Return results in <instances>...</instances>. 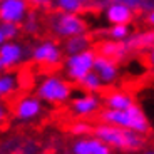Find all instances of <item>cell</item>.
<instances>
[{"label": "cell", "instance_id": "cell-1", "mask_svg": "<svg viewBox=\"0 0 154 154\" xmlns=\"http://www.w3.org/2000/svg\"><path fill=\"white\" fill-rule=\"evenodd\" d=\"M92 136H96L100 143L106 144L109 149L129 151V152H136V151L144 149V146L147 143L146 136L134 132V131H129V129L112 126V124H106V122L94 126Z\"/></svg>", "mask_w": 154, "mask_h": 154}, {"label": "cell", "instance_id": "cell-2", "mask_svg": "<svg viewBox=\"0 0 154 154\" xmlns=\"http://www.w3.org/2000/svg\"><path fill=\"white\" fill-rule=\"evenodd\" d=\"M99 116H100L102 122L122 127V129H129V131L139 132V134H143V136H146L151 131V124H149L146 112L137 104H132L131 107L124 109V111L104 109Z\"/></svg>", "mask_w": 154, "mask_h": 154}, {"label": "cell", "instance_id": "cell-3", "mask_svg": "<svg viewBox=\"0 0 154 154\" xmlns=\"http://www.w3.org/2000/svg\"><path fill=\"white\" fill-rule=\"evenodd\" d=\"M35 96L45 104H66L72 97V84L64 77L50 74L38 81L37 87H35Z\"/></svg>", "mask_w": 154, "mask_h": 154}, {"label": "cell", "instance_id": "cell-4", "mask_svg": "<svg viewBox=\"0 0 154 154\" xmlns=\"http://www.w3.org/2000/svg\"><path fill=\"white\" fill-rule=\"evenodd\" d=\"M49 27L52 34L57 35L59 38H69L72 35L79 34H87V22L81 14H67V12H60L49 19Z\"/></svg>", "mask_w": 154, "mask_h": 154}, {"label": "cell", "instance_id": "cell-5", "mask_svg": "<svg viewBox=\"0 0 154 154\" xmlns=\"http://www.w3.org/2000/svg\"><path fill=\"white\" fill-rule=\"evenodd\" d=\"M94 57H96V50L87 49L77 54L67 55L64 60V72H66V79L69 82H77L81 81L85 74L92 70Z\"/></svg>", "mask_w": 154, "mask_h": 154}, {"label": "cell", "instance_id": "cell-6", "mask_svg": "<svg viewBox=\"0 0 154 154\" xmlns=\"http://www.w3.org/2000/svg\"><path fill=\"white\" fill-rule=\"evenodd\" d=\"M30 57L35 64L54 67V66H59L62 62L64 52H62V49L54 42V40H42V42H38L37 45L32 49Z\"/></svg>", "mask_w": 154, "mask_h": 154}, {"label": "cell", "instance_id": "cell-7", "mask_svg": "<svg viewBox=\"0 0 154 154\" xmlns=\"http://www.w3.org/2000/svg\"><path fill=\"white\" fill-rule=\"evenodd\" d=\"M44 112V102L37 96H23L17 100L14 116L20 122H32L38 119Z\"/></svg>", "mask_w": 154, "mask_h": 154}, {"label": "cell", "instance_id": "cell-8", "mask_svg": "<svg viewBox=\"0 0 154 154\" xmlns=\"http://www.w3.org/2000/svg\"><path fill=\"white\" fill-rule=\"evenodd\" d=\"M0 154H42V151L34 139L14 136L0 143Z\"/></svg>", "mask_w": 154, "mask_h": 154}, {"label": "cell", "instance_id": "cell-9", "mask_svg": "<svg viewBox=\"0 0 154 154\" xmlns=\"http://www.w3.org/2000/svg\"><path fill=\"white\" fill-rule=\"evenodd\" d=\"M30 10L27 0H0V22L22 23Z\"/></svg>", "mask_w": 154, "mask_h": 154}, {"label": "cell", "instance_id": "cell-10", "mask_svg": "<svg viewBox=\"0 0 154 154\" xmlns=\"http://www.w3.org/2000/svg\"><path fill=\"white\" fill-rule=\"evenodd\" d=\"M100 107V97L97 94H79L70 100V111L75 117H91Z\"/></svg>", "mask_w": 154, "mask_h": 154}, {"label": "cell", "instance_id": "cell-11", "mask_svg": "<svg viewBox=\"0 0 154 154\" xmlns=\"http://www.w3.org/2000/svg\"><path fill=\"white\" fill-rule=\"evenodd\" d=\"M25 55H27L25 47L22 44H19L17 40H5L0 45V60L4 64L5 70L14 69L19 64H22L25 60Z\"/></svg>", "mask_w": 154, "mask_h": 154}, {"label": "cell", "instance_id": "cell-12", "mask_svg": "<svg viewBox=\"0 0 154 154\" xmlns=\"http://www.w3.org/2000/svg\"><path fill=\"white\" fill-rule=\"evenodd\" d=\"M92 70L97 74L102 84H112V82L117 81L119 77V67H117V62L112 60V59H107L104 55L96 54L94 57V64H92Z\"/></svg>", "mask_w": 154, "mask_h": 154}, {"label": "cell", "instance_id": "cell-13", "mask_svg": "<svg viewBox=\"0 0 154 154\" xmlns=\"http://www.w3.org/2000/svg\"><path fill=\"white\" fill-rule=\"evenodd\" d=\"M106 19L111 25H116V23H129L134 19V12L131 8H127L122 2H109L106 5Z\"/></svg>", "mask_w": 154, "mask_h": 154}, {"label": "cell", "instance_id": "cell-14", "mask_svg": "<svg viewBox=\"0 0 154 154\" xmlns=\"http://www.w3.org/2000/svg\"><path fill=\"white\" fill-rule=\"evenodd\" d=\"M124 47L127 52H134V50H152L154 45V32L151 30H143L137 34H131L126 40H122Z\"/></svg>", "mask_w": 154, "mask_h": 154}, {"label": "cell", "instance_id": "cell-15", "mask_svg": "<svg viewBox=\"0 0 154 154\" xmlns=\"http://www.w3.org/2000/svg\"><path fill=\"white\" fill-rule=\"evenodd\" d=\"M87 49H92V38L89 34H79V35H72L69 38H64L62 52L67 55L77 54V52H82V50Z\"/></svg>", "mask_w": 154, "mask_h": 154}, {"label": "cell", "instance_id": "cell-16", "mask_svg": "<svg viewBox=\"0 0 154 154\" xmlns=\"http://www.w3.org/2000/svg\"><path fill=\"white\" fill-rule=\"evenodd\" d=\"M96 54L104 55V57L112 59V60L117 62V60H122L129 52H127V49L124 47L122 42H116V40H111V38H109V40H104V42L99 44Z\"/></svg>", "mask_w": 154, "mask_h": 154}, {"label": "cell", "instance_id": "cell-17", "mask_svg": "<svg viewBox=\"0 0 154 154\" xmlns=\"http://www.w3.org/2000/svg\"><path fill=\"white\" fill-rule=\"evenodd\" d=\"M19 85H20V81L17 72H14L10 69L0 72V100L5 99V97H10L12 94H15Z\"/></svg>", "mask_w": 154, "mask_h": 154}, {"label": "cell", "instance_id": "cell-18", "mask_svg": "<svg viewBox=\"0 0 154 154\" xmlns=\"http://www.w3.org/2000/svg\"><path fill=\"white\" fill-rule=\"evenodd\" d=\"M104 102L107 106V109H114V111H124V109L131 107L134 102V97L127 92H121V91H116L111 92L104 97Z\"/></svg>", "mask_w": 154, "mask_h": 154}, {"label": "cell", "instance_id": "cell-19", "mask_svg": "<svg viewBox=\"0 0 154 154\" xmlns=\"http://www.w3.org/2000/svg\"><path fill=\"white\" fill-rule=\"evenodd\" d=\"M100 141L96 136H84V137H77L74 141L72 147V154H94L97 149L100 147Z\"/></svg>", "mask_w": 154, "mask_h": 154}, {"label": "cell", "instance_id": "cell-20", "mask_svg": "<svg viewBox=\"0 0 154 154\" xmlns=\"http://www.w3.org/2000/svg\"><path fill=\"white\" fill-rule=\"evenodd\" d=\"M79 84H81V87L84 89L85 92H91V94L100 92V91H102V87H104L102 81L97 77V74L94 72V70H91L89 74H85L81 81H79Z\"/></svg>", "mask_w": 154, "mask_h": 154}, {"label": "cell", "instance_id": "cell-21", "mask_svg": "<svg viewBox=\"0 0 154 154\" xmlns=\"http://www.w3.org/2000/svg\"><path fill=\"white\" fill-rule=\"evenodd\" d=\"M106 35H107L111 40H116V42H122L126 40L129 35H131V29L126 23H116V25H111V27L106 30Z\"/></svg>", "mask_w": 154, "mask_h": 154}, {"label": "cell", "instance_id": "cell-22", "mask_svg": "<svg viewBox=\"0 0 154 154\" xmlns=\"http://www.w3.org/2000/svg\"><path fill=\"white\" fill-rule=\"evenodd\" d=\"M22 30L29 35H35L40 29V22H38V17L35 14V10H29V14L25 15V19L22 20Z\"/></svg>", "mask_w": 154, "mask_h": 154}, {"label": "cell", "instance_id": "cell-23", "mask_svg": "<svg viewBox=\"0 0 154 154\" xmlns=\"http://www.w3.org/2000/svg\"><path fill=\"white\" fill-rule=\"evenodd\" d=\"M126 5L127 8H131L132 12H149L154 10V2L152 0H119Z\"/></svg>", "mask_w": 154, "mask_h": 154}, {"label": "cell", "instance_id": "cell-24", "mask_svg": "<svg viewBox=\"0 0 154 154\" xmlns=\"http://www.w3.org/2000/svg\"><path fill=\"white\" fill-rule=\"evenodd\" d=\"M60 12H67V14H81L84 5L79 0H57L55 2Z\"/></svg>", "mask_w": 154, "mask_h": 154}, {"label": "cell", "instance_id": "cell-25", "mask_svg": "<svg viewBox=\"0 0 154 154\" xmlns=\"http://www.w3.org/2000/svg\"><path fill=\"white\" fill-rule=\"evenodd\" d=\"M0 30L4 34L5 40H15L20 35V25L12 22H0Z\"/></svg>", "mask_w": 154, "mask_h": 154}, {"label": "cell", "instance_id": "cell-26", "mask_svg": "<svg viewBox=\"0 0 154 154\" xmlns=\"http://www.w3.org/2000/svg\"><path fill=\"white\" fill-rule=\"evenodd\" d=\"M92 124L85 122V121H79V122H74L70 126V132L79 137H84V136H91L92 134Z\"/></svg>", "mask_w": 154, "mask_h": 154}, {"label": "cell", "instance_id": "cell-27", "mask_svg": "<svg viewBox=\"0 0 154 154\" xmlns=\"http://www.w3.org/2000/svg\"><path fill=\"white\" fill-rule=\"evenodd\" d=\"M27 2L29 5H34V7H38V8H49L54 0H27Z\"/></svg>", "mask_w": 154, "mask_h": 154}, {"label": "cell", "instance_id": "cell-28", "mask_svg": "<svg viewBox=\"0 0 154 154\" xmlns=\"http://www.w3.org/2000/svg\"><path fill=\"white\" fill-rule=\"evenodd\" d=\"M5 117H7V106L0 100V124L5 121Z\"/></svg>", "mask_w": 154, "mask_h": 154}, {"label": "cell", "instance_id": "cell-29", "mask_svg": "<svg viewBox=\"0 0 154 154\" xmlns=\"http://www.w3.org/2000/svg\"><path fill=\"white\" fill-rule=\"evenodd\" d=\"M94 154H112V149H109L106 144H100V147H99V149H97Z\"/></svg>", "mask_w": 154, "mask_h": 154}, {"label": "cell", "instance_id": "cell-30", "mask_svg": "<svg viewBox=\"0 0 154 154\" xmlns=\"http://www.w3.org/2000/svg\"><path fill=\"white\" fill-rule=\"evenodd\" d=\"M144 14H146V22L149 23V25H152V23H154V10L144 12Z\"/></svg>", "mask_w": 154, "mask_h": 154}, {"label": "cell", "instance_id": "cell-31", "mask_svg": "<svg viewBox=\"0 0 154 154\" xmlns=\"http://www.w3.org/2000/svg\"><path fill=\"white\" fill-rule=\"evenodd\" d=\"M79 2H81V4L84 5V7H87V5L91 4V2H92V0H79Z\"/></svg>", "mask_w": 154, "mask_h": 154}, {"label": "cell", "instance_id": "cell-32", "mask_svg": "<svg viewBox=\"0 0 154 154\" xmlns=\"http://www.w3.org/2000/svg\"><path fill=\"white\" fill-rule=\"evenodd\" d=\"M5 42V37H4V34H2V30H0V45Z\"/></svg>", "mask_w": 154, "mask_h": 154}, {"label": "cell", "instance_id": "cell-33", "mask_svg": "<svg viewBox=\"0 0 154 154\" xmlns=\"http://www.w3.org/2000/svg\"><path fill=\"white\" fill-rule=\"evenodd\" d=\"M5 70V67H4V64H2V60H0V72H4Z\"/></svg>", "mask_w": 154, "mask_h": 154}, {"label": "cell", "instance_id": "cell-34", "mask_svg": "<svg viewBox=\"0 0 154 154\" xmlns=\"http://www.w3.org/2000/svg\"><path fill=\"white\" fill-rule=\"evenodd\" d=\"M143 154H154V152H152V151H151V149H147V151H144Z\"/></svg>", "mask_w": 154, "mask_h": 154}, {"label": "cell", "instance_id": "cell-35", "mask_svg": "<svg viewBox=\"0 0 154 154\" xmlns=\"http://www.w3.org/2000/svg\"><path fill=\"white\" fill-rule=\"evenodd\" d=\"M106 2H107V4H109V2H117V0H106Z\"/></svg>", "mask_w": 154, "mask_h": 154}, {"label": "cell", "instance_id": "cell-36", "mask_svg": "<svg viewBox=\"0 0 154 154\" xmlns=\"http://www.w3.org/2000/svg\"><path fill=\"white\" fill-rule=\"evenodd\" d=\"M54 2H57V0H54Z\"/></svg>", "mask_w": 154, "mask_h": 154}]
</instances>
